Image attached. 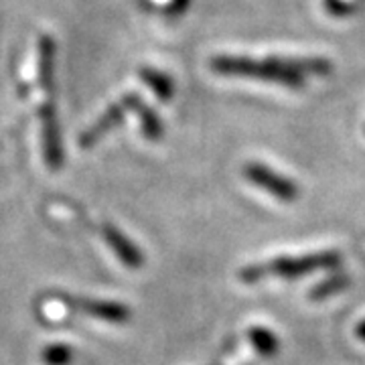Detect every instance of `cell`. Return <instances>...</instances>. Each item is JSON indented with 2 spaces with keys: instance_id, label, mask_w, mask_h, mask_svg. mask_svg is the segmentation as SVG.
Returning a JSON list of instances; mask_svg holds the SVG:
<instances>
[{
  "instance_id": "6da1fadb",
  "label": "cell",
  "mask_w": 365,
  "mask_h": 365,
  "mask_svg": "<svg viewBox=\"0 0 365 365\" xmlns=\"http://www.w3.org/2000/svg\"><path fill=\"white\" fill-rule=\"evenodd\" d=\"M211 69L225 76H246V78H260L287 86L292 90L304 88L302 73L327 76L331 73V61L321 57H270V59H250V57H234V55H220L211 59Z\"/></svg>"
},
{
  "instance_id": "7a4b0ae2",
  "label": "cell",
  "mask_w": 365,
  "mask_h": 365,
  "mask_svg": "<svg viewBox=\"0 0 365 365\" xmlns=\"http://www.w3.org/2000/svg\"><path fill=\"white\" fill-rule=\"evenodd\" d=\"M339 252L335 250H325V252H314V254H304V256H282L274 258L264 264H250L244 266L237 278L244 284H254L260 282L268 276H278V278H302L307 274L319 272V270H333L341 266Z\"/></svg>"
},
{
  "instance_id": "3957f363",
  "label": "cell",
  "mask_w": 365,
  "mask_h": 365,
  "mask_svg": "<svg viewBox=\"0 0 365 365\" xmlns=\"http://www.w3.org/2000/svg\"><path fill=\"white\" fill-rule=\"evenodd\" d=\"M244 175L252 185L268 191L274 199H278L282 203H292L299 199V185L297 182L290 181L284 175L276 173L262 163H248L244 167Z\"/></svg>"
},
{
  "instance_id": "277c9868",
  "label": "cell",
  "mask_w": 365,
  "mask_h": 365,
  "mask_svg": "<svg viewBox=\"0 0 365 365\" xmlns=\"http://www.w3.org/2000/svg\"><path fill=\"white\" fill-rule=\"evenodd\" d=\"M61 302H66L71 311L88 314L93 319H100L112 325H122L130 321L132 311L116 300H100V299H86V297H59Z\"/></svg>"
},
{
  "instance_id": "5b68a950",
  "label": "cell",
  "mask_w": 365,
  "mask_h": 365,
  "mask_svg": "<svg viewBox=\"0 0 365 365\" xmlns=\"http://www.w3.org/2000/svg\"><path fill=\"white\" fill-rule=\"evenodd\" d=\"M136 104H138V96H136V93H130V96H124L118 104L110 106L104 114L91 124L88 130H83L79 134V148H91L98 140H102L108 132L112 130L116 124L122 122V118H124V114H126L128 110H134V106Z\"/></svg>"
},
{
  "instance_id": "8992f818",
  "label": "cell",
  "mask_w": 365,
  "mask_h": 365,
  "mask_svg": "<svg viewBox=\"0 0 365 365\" xmlns=\"http://www.w3.org/2000/svg\"><path fill=\"white\" fill-rule=\"evenodd\" d=\"M39 116L41 130H43L45 165L51 170L61 169V165H63V146H61V134H59V124H57L53 104L39 106Z\"/></svg>"
},
{
  "instance_id": "52a82bcc",
  "label": "cell",
  "mask_w": 365,
  "mask_h": 365,
  "mask_svg": "<svg viewBox=\"0 0 365 365\" xmlns=\"http://www.w3.org/2000/svg\"><path fill=\"white\" fill-rule=\"evenodd\" d=\"M102 235H104L108 248L116 254L118 260L122 262L126 268L136 270V268H140V266H143L144 264L143 252L136 248V244L122 234L116 225H112V223H104V227H102Z\"/></svg>"
},
{
  "instance_id": "ba28073f",
  "label": "cell",
  "mask_w": 365,
  "mask_h": 365,
  "mask_svg": "<svg viewBox=\"0 0 365 365\" xmlns=\"http://www.w3.org/2000/svg\"><path fill=\"white\" fill-rule=\"evenodd\" d=\"M248 341L252 343V347L260 353L262 357H272L280 351V341L274 335L270 329L266 327H250L248 329Z\"/></svg>"
},
{
  "instance_id": "9c48e42d",
  "label": "cell",
  "mask_w": 365,
  "mask_h": 365,
  "mask_svg": "<svg viewBox=\"0 0 365 365\" xmlns=\"http://www.w3.org/2000/svg\"><path fill=\"white\" fill-rule=\"evenodd\" d=\"M349 284H351V278H349L347 274H335V276H331V278H327V280H323V282H319V284L313 288L311 299L325 300L329 299V297H333V294L341 292V290H345Z\"/></svg>"
},
{
  "instance_id": "30bf717a",
  "label": "cell",
  "mask_w": 365,
  "mask_h": 365,
  "mask_svg": "<svg viewBox=\"0 0 365 365\" xmlns=\"http://www.w3.org/2000/svg\"><path fill=\"white\" fill-rule=\"evenodd\" d=\"M134 110L138 112V118H140V122H143L144 136H146L148 140H158V138L163 136V124H160V120L157 118V114H155L148 106L140 104V100H138V104L134 106Z\"/></svg>"
},
{
  "instance_id": "8fae6325",
  "label": "cell",
  "mask_w": 365,
  "mask_h": 365,
  "mask_svg": "<svg viewBox=\"0 0 365 365\" xmlns=\"http://www.w3.org/2000/svg\"><path fill=\"white\" fill-rule=\"evenodd\" d=\"M41 361L45 365H69L73 361V349L66 343H51L41 351Z\"/></svg>"
},
{
  "instance_id": "7c38bea8",
  "label": "cell",
  "mask_w": 365,
  "mask_h": 365,
  "mask_svg": "<svg viewBox=\"0 0 365 365\" xmlns=\"http://www.w3.org/2000/svg\"><path fill=\"white\" fill-rule=\"evenodd\" d=\"M140 76H143L144 81L155 90V93L158 96V100L169 102L170 96H173V83H170V79L167 78V76L158 73L155 69H143Z\"/></svg>"
},
{
  "instance_id": "4fadbf2b",
  "label": "cell",
  "mask_w": 365,
  "mask_h": 365,
  "mask_svg": "<svg viewBox=\"0 0 365 365\" xmlns=\"http://www.w3.org/2000/svg\"><path fill=\"white\" fill-rule=\"evenodd\" d=\"M355 335H357L361 341H365V319L359 323V325L355 327Z\"/></svg>"
}]
</instances>
